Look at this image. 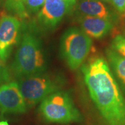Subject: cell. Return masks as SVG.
Here are the masks:
<instances>
[{"mask_svg":"<svg viewBox=\"0 0 125 125\" xmlns=\"http://www.w3.org/2000/svg\"><path fill=\"white\" fill-rule=\"evenodd\" d=\"M108 63L125 92V58L111 48L106 49Z\"/></svg>","mask_w":125,"mask_h":125,"instance_id":"11","label":"cell"},{"mask_svg":"<svg viewBox=\"0 0 125 125\" xmlns=\"http://www.w3.org/2000/svg\"><path fill=\"white\" fill-rule=\"evenodd\" d=\"M26 0H6L5 6L9 12L17 15L20 18H27L29 15L25 9Z\"/></svg>","mask_w":125,"mask_h":125,"instance_id":"12","label":"cell"},{"mask_svg":"<svg viewBox=\"0 0 125 125\" xmlns=\"http://www.w3.org/2000/svg\"><path fill=\"white\" fill-rule=\"evenodd\" d=\"M122 36H124V37H125V30L124 31V33H123V35H122Z\"/></svg>","mask_w":125,"mask_h":125,"instance_id":"19","label":"cell"},{"mask_svg":"<svg viewBox=\"0 0 125 125\" xmlns=\"http://www.w3.org/2000/svg\"><path fill=\"white\" fill-rule=\"evenodd\" d=\"M27 108L33 106L61 89L62 81L43 73L18 79L17 81Z\"/></svg>","mask_w":125,"mask_h":125,"instance_id":"5","label":"cell"},{"mask_svg":"<svg viewBox=\"0 0 125 125\" xmlns=\"http://www.w3.org/2000/svg\"><path fill=\"white\" fill-rule=\"evenodd\" d=\"M111 4L119 13L125 15V0H111Z\"/></svg>","mask_w":125,"mask_h":125,"instance_id":"16","label":"cell"},{"mask_svg":"<svg viewBox=\"0 0 125 125\" xmlns=\"http://www.w3.org/2000/svg\"><path fill=\"white\" fill-rule=\"evenodd\" d=\"M91 38L81 29L72 27L65 31L61 38V48L63 58L71 70L82 66L90 52Z\"/></svg>","mask_w":125,"mask_h":125,"instance_id":"4","label":"cell"},{"mask_svg":"<svg viewBox=\"0 0 125 125\" xmlns=\"http://www.w3.org/2000/svg\"><path fill=\"white\" fill-rule=\"evenodd\" d=\"M45 0H26L24 5L27 14L38 13L45 4Z\"/></svg>","mask_w":125,"mask_h":125,"instance_id":"14","label":"cell"},{"mask_svg":"<svg viewBox=\"0 0 125 125\" xmlns=\"http://www.w3.org/2000/svg\"><path fill=\"white\" fill-rule=\"evenodd\" d=\"M21 24L18 18L3 15L0 19V56L5 61L18 42Z\"/></svg>","mask_w":125,"mask_h":125,"instance_id":"8","label":"cell"},{"mask_svg":"<svg viewBox=\"0 0 125 125\" xmlns=\"http://www.w3.org/2000/svg\"><path fill=\"white\" fill-rule=\"evenodd\" d=\"M111 48L125 58V37L121 34L115 36L112 40Z\"/></svg>","mask_w":125,"mask_h":125,"instance_id":"13","label":"cell"},{"mask_svg":"<svg viewBox=\"0 0 125 125\" xmlns=\"http://www.w3.org/2000/svg\"><path fill=\"white\" fill-rule=\"evenodd\" d=\"M90 96L108 125H125V98L107 61L94 57L81 66Z\"/></svg>","mask_w":125,"mask_h":125,"instance_id":"1","label":"cell"},{"mask_svg":"<svg viewBox=\"0 0 125 125\" xmlns=\"http://www.w3.org/2000/svg\"><path fill=\"white\" fill-rule=\"evenodd\" d=\"M6 61L0 56V83H5L10 80V74L6 64Z\"/></svg>","mask_w":125,"mask_h":125,"instance_id":"15","label":"cell"},{"mask_svg":"<svg viewBox=\"0 0 125 125\" xmlns=\"http://www.w3.org/2000/svg\"><path fill=\"white\" fill-rule=\"evenodd\" d=\"M39 110L44 119L49 122L67 124L83 120L69 94L62 90L50 94L42 101Z\"/></svg>","mask_w":125,"mask_h":125,"instance_id":"3","label":"cell"},{"mask_svg":"<svg viewBox=\"0 0 125 125\" xmlns=\"http://www.w3.org/2000/svg\"><path fill=\"white\" fill-rule=\"evenodd\" d=\"M27 111V106L17 81L0 85V112L2 114H21Z\"/></svg>","mask_w":125,"mask_h":125,"instance_id":"7","label":"cell"},{"mask_svg":"<svg viewBox=\"0 0 125 125\" xmlns=\"http://www.w3.org/2000/svg\"><path fill=\"white\" fill-rule=\"evenodd\" d=\"M11 68L18 79L45 72L46 63L42 44L35 33L23 32Z\"/></svg>","mask_w":125,"mask_h":125,"instance_id":"2","label":"cell"},{"mask_svg":"<svg viewBox=\"0 0 125 125\" xmlns=\"http://www.w3.org/2000/svg\"><path fill=\"white\" fill-rule=\"evenodd\" d=\"M77 9L83 15L102 18L112 22L117 19L116 15L101 0H81L77 4Z\"/></svg>","mask_w":125,"mask_h":125,"instance_id":"10","label":"cell"},{"mask_svg":"<svg viewBox=\"0 0 125 125\" xmlns=\"http://www.w3.org/2000/svg\"><path fill=\"white\" fill-rule=\"evenodd\" d=\"M102 1H105V2H107V3H110L111 2V0H101Z\"/></svg>","mask_w":125,"mask_h":125,"instance_id":"18","label":"cell"},{"mask_svg":"<svg viewBox=\"0 0 125 125\" xmlns=\"http://www.w3.org/2000/svg\"><path fill=\"white\" fill-rule=\"evenodd\" d=\"M75 4V0H45L38 13V20L42 27L52 29L71 11Z\"/></svg>","mask_w":125,"mask_h":125,"instance_id":"6","label":"cell"},{"mask_svg":"<svg viewBox=\"0 0 125 125\" xmlns=\"http://www.w3.org/2000/svg\"><path fill=\"white\" fill-rule=\"evenodd\" d=\"M0 125H9V124L6 120H1L0 121Z\"/></svg>","mask_w":125,"mask_h":125,"instance_id":"17","label":"cell"},{"mask_svg":"<svg viewBox=\"0 0 125 125\" xmlns=\"http://www.w3.org/2000/svg\"><path fill=\"white\" fill-rule=\"evenodd\" d=\"M81 29L91 38L99 39L110 33L114 27V24L102 18L82 15L78 20Z\"/></svg>","mask_w":125,"mask_h":125,"instance_id":"9","label":"cell"}]
</instances>
